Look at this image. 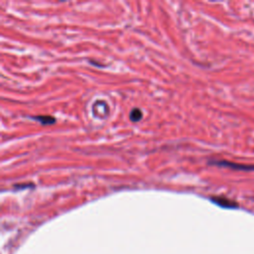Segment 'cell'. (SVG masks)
Here are the masks:
<instances>
[{
	"instance_id": "obj_1",
	"label": "cell",
	"mask_w": 254,
	"mask_h": 254,
	"mask_svg": "<svg viewBox=\"0 0 254 254\" xmlns=\"http://www.w3.org/2000/svg\"><path fill=\"white\" fill-rule=\"evenodd\" d=\"M212 165H216L219 167H225L230 168L237 171H254V165H246V164H239V163H233L229 161H213L210 162Z\"/></svg>"
},
{
	"instance_id": "obj_2",
	"label": "cell",
	"mask_w": 254,
	"mask_h": 254,
	"mask_svg": "<svg viewBox=\"0 0 254 254\" xmlns=\"http://www.w3.org/2000/svg\"><path fill=\"white\" fill-rule=\"evenodd\" d=\"M211 200L218 204L219 206H222V207H226V208H235L237 207V203L235 201H232L228 198H225V197H211Z\"/></svg>"
},
{
	"instance_id": "obj_3",
	"label": "cell",
	"mask_w": 254,
	"mask_h": 254,
	"mask_svg": "<svg viewBox=\"0 0 254 254\" xmlns=\"http://www.w3.org/2000/svg\"><path fill=\"white\" fill-rule=\"evenodd\" d=\"M33 119H35V120H38L39 122H41L42 124H44V125H48V124H53V123H55V121H56V119L54 118V117H51V116H47V115H41V116H34V117H32Z\"/></svg>"
},
{
	"instance_id": "obj_4",
	"label": "cell",
	"mask_w": 254,
	"mask_h": 254,
	"mask_svg": "<svg viewBox=\"0 0 254 254\" xmlns=\"http://www.w3.org/2000/svg\"><path fill=\"white\" fill-rule=\"evenodd\" d=\"M141 117H142V112H141V110L138 109V108L133 109V110L131 111V113H130V119H131L132 121H138V120L141 119Z\"/></svg>"
},
{
	"instance_id": "obj_5",
	"label": "cell",
	"mask_w": 254,
	"mask_h": 254,
	"mask_svg": "<svg viewBox=\"0 0 254 254\" xmlns=\"http://www.w3.org/2000/svg\"><path fill=\"white\" fill-rule=\"evenodd\" d=\"M28 187H33V185L28 184V185H18V186H15L16 189H25V188H28Z\"/></svg>"
}]
</instances>
